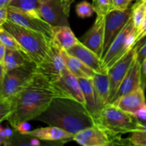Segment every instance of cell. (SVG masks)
Segmentation results:
<instances>
[{"label":"cell","mask_w":146,"mask_h":146,"mask_svg":"<svg viewBox=\"0 0 146 146\" xmlns=\"http://www.w3.org/2000/svg\"><path fill=\"white\" fill-rule=\"evenodd\" d=\"M56 97L64 96L53 83L36 71L25 86L11 99L12 111L7 121L15 129L21 123L35 120Z\"/></svg>","instance_id":"1"},{"label":"cell","mask_w":146,"mask_h":146,"mask_svg":"<svg viewBox=\"0 0 146 146\" xmlns=\"http://www.w3.org/2000/svg\"><path fill=\"white\" fill-rule=\"evenodd\" d=\"M35 120L62 128L73 135L96 125L94 117L84 104L64 97L54 98L47 109Z\"/></svg>","instance_id":"2"},{"label":"cell","mask_w":146,"mask_h":146,"mask_svg":"<svg viewBox=\"0 0 146 146\" xmlns=\"http://www.w3.org/2000/svg\"><path fill=\"white\" fill-rule=\"evenodd\" d=\"M2 27L17 40L26 55L36 65L40 64L48 55L52 42L42 34L24 28L9 20Z\"/></svg>","instance_id":"3"},{"label":"cell","mask_w":146,"mask_h":146,"mask_svg":"<svg viewBox=\"0 0 146 146\" xmlns=\"http://www.w3.org/2000/svg\"><path fill=\"white\" fill-rule=\"evenodd\" d=\"M95 123L111 134H122L138 131V120L133 114L128 113L112 104H108L94 118Z\"/></svg>","instance_id":"4"},{"label":"cell","mask_w":146,"mask_h":146,"mask_svg":"<svg viewBox=\"0 0 146 146\" xmlns=\"http://www.w3.org/2000/svg\"><path fill=\"white\" fill-rule=\"evenodd\" d=\"M35 72L36 64L33 62L6 71L0 96L11 99L25 86Z\"/></svg>","instance_id":"5"},{"label":"cell","mask_w":146,"mask_h":146,"mask_svg":"<svg viewBox=\"0 0 146 146\" xmlns=\"http://www.w3.org/2000/svg\"><path fill=\"white\" fill-rule=\"evenodd\" d=\"M73 141L83 146H108L120 145L124 140L120 135L107 132L96 124L74 135Z\"/></svg>","instance_id":"6"},{"label":"cell","mask_w":146,"mask_h":146,"mask_svg":"<svg viewBox=\"0 0 146 146\" xmlns=\"http://www.w3.org/2000/svg\"><path fill=\"white\" fill-rule=\"evenodd\" d=\"M133 28H135V27L131 17L113 40L106 54L101 60V67L104 71H108L115 62L121 59L127 52L133 48L134 46H130L126 42L128 34Z\"/></svg>","instance_id":"7"},{"label":"cell","mask_w":146,"mask_h":146,"mask_svg":"<svg viewBox=\"0 0 146 146\" xmlns=\"http://www.w3.org/2000/svg\"><path fill=\"white\" fill-rule=\"evenodd\" d=\"M66 67L61 50L52 44L46 57L40 64L36 65V71L54 84L60 79Z\"/></svg>","instance_id":"8"},{"label":"cell","mask_w":146,"mask_h":146,"mask_svg":"<svg viewBox=\"0 0 146 146\" xmlns=\"http://www.w3.org/2000/svg\"><path fill=\"white\" fill-rule=\"evenodd\" d=\"M8 20L24 28L41 33L52 42L53 27L42 19L33 17L19 9L9 6L8 7Z\"/></svg>","instance_id":"9"},{"label":"cell","mask_w":146,"mask_h":146,"mask_svg":"<svg viewBox=\"0 0 146 146\" xmlns=\"http://www.w3.org/2000/svg\"><path fill=\"white\" fill-rule=\"evenodd\" d=\"M131 15H132V11L131 9L129 8L124 11L113 9L106 15L104 43L101 60L106 54L108 48L115 37L118 36L127 21L131 18Z\"/></svg>","instance_id":"10"},{"label":"cell","mask_w":146,"mask_h":146,"mask_svg":"<svg viewBox=\"0 0 146 146\" xmlns=\"http://www.w3.org/2000/svg\"><path fill=\"white\" fill-rule=\"evenodd\" d=\"M135 56H136V52L134 46L108 70V76L110 84L109 104L112 103L121 86V82L126 75Z\"/></svg>","instance_id":"11"},{"label":"cell","mask_w":146,"mask_h":146,"mask_svg":"<svg viewBox=\"0 0 146 146\" xmlns=\"http://www.w3.org/2000/svg\"><path fill=\"white\" fill-rule=\"evenodd\" d=\"M106 16H97L91 28L82 37L81 42L95 52L101 60L104 43Z\"/></svg>","instance_id":"12"},{"label":"cell","mask_w":146,"mask_h":146,"mask_svg":"<svg viewBox=\"0 0 146 146\" xmlns=\"http://www.w3.org/2000/svg\"><path fill=\"white\" fill-rule=\"evenodd\" d=\"M54 84L60 90L65 98H72L86 106L84 94L78 78L76 77L67 67L63 71L60 79Z\"/></svg>","instance_id":"13"},{"label":"cell","mask_w":146,"mask_h":146,"mask_svg":"<svg viewBox=\"0 0 146 146\" xmlns=\"http://www.w3.org/2000/svg\"><path fill=\"white\" fill-rule=\"evenodd\" d=\"M40 17L52 27L69 26L68 17L65 14L59 0H48L40 4Z\"/></svg>","instance_id":"14"},{"label":"cell","mask_w":146,"mask_h":146,"mask_svg":"<svg viewBox=\"0 0 146 146\" xmlns=\"http://www.w3.org/2000/svg\"><path fill=\"white\" fill-rule=\"evenodd\" d=\"M141 86H142L141 63L137 59V57L135 56L126 75L121 82V86H120L112 103L119 98L120 97L126 95V94L138 89Z\"/></svg>","instance_id":"15"},{"label":"cell","mask_w":146,"mask_h":146,"mask_svg":"<svg viewBox=\"0 0 146 146\" xmlns=\"http://www.w3.org/2000/svg\"><path fill=\"white\" fill-rule=\"evenodd\" d=\"M144 88L142 86L129 94L120 97L112 103V105L125 112L134 115L140 108L145 104Z\"/></svg>","instance_id":"16"},{"label":"cell","mask_w":146,"mask_h":146,"mask_svg":"<svg viewBox=\"0 0 146 146\" xmlns=\"http://www.w3.org/2000/svg\"><path fill=\"white\" fill-rule=\"evenodd\" d=\"M66 51L83 61L96 73L108 72L103 70L101 67V60L99 56L92 50L86 46L81 41H78L76 44L66 50Z\"/></svg>","instance_id":"17"},{"label":"cell","mask_w":146,"mask_h":146,"mask_svg":"<svg viewBox=\"0 0 146 146\" xmlns=\"http://www.w3.org/2000/svg\"><path fill=\"white\" fill-rule=\"evenodd\" d=\"M92 80L98 113L104 107L109 104L110 84L108 72L95 73Z\"/></svg>","instance_id":"18"},{"label":"cell","mask_w":146,"mask_h":146,"mask_svg":"<svg viewBox=\"0 0 146 146\" xmlns=\"http://www.w3.org/2000/svg\"><path fill=\"white\" fill-rule=\"evenodd\" d=\"M27 135L46 141H67L73 140L74 135L61 128L53 125L31 130Z\"/></svg>","instance_id":"19"},{"label":"cell","mask_w":146,"mask_h":146,"mask_svg":"<svg viewBox=\"0 0 146 146\" xmlns=\"http://www.w3.org/2000/svg\"><path fill=\"white\" fill-rule=\"evenodd\" d=\"M53 33L52 44L61 50L66 51L79 41L69 26L53 27Z\"/></svg>","instance_id":"20"},{"label":"cell","mask_w":146,"mask_h":146,"mask_svg":"<svg viewBox=\"0 0 146 146\" xmlns=\"http://www.w3.org/2000/svg\"><path fill=\"white\" fill-rule=\"evenodd\" d=\"M78 80L84 94L86 106L94 118L98 114V108L92 78H80Z\"/></svg>","instance_id":"21"},{"label":"cell","mask_w":146,"mask_h":146,"mask_svg":"<svg viewBox=\"0 0 146 146\" xmlns=\"http://www.w3.org/2000/svg\"><path fill=\"white\" fill-rule=\"evenodd\" d=\"M29 62H32L25 55L17 50L7 48L5 57L4 60V66L5 71L13 69L17 67L26 65ZM34 63V62H33Z\"/></svg>","instance_id":"22"},{"label":"cell","mask_w":146,"mask_h":146,"mask_svg":"<svg viewBox=\"0 0 146 146\" xmlns=\"http://www.w3.org/2000/svg\"><path fill=\"white\" fill-rule=\"evenodd\" d=\"M9 6L19 9L33 17L41 18L38 0H12Z\"/></svg>","instance_id":"23"},{"label":"cell","mask_w":146,"mask_h":146,"mask_svg":"<svg viewBox=\"0 0 146 146\" xmlns=\"http://www.w3.org/2000/svg\"><path fill=\"white\" fill-rule=\"evenodd\" d=\"M132 19L136 32L141 28L146 16V1L140 0L131 7Z\"/></svg>","instance_id":"24"},{"label":"cell","mask_w":146,"mask_h":146,"mask_svg":"<svg viewBox=\"0 0 146 146\" xmlns=\"http://www.w3.org/2000/svg\"><path fill=\"white\" fill-rule=\"evenodd\" d=\"M0 41L7 48L20 51L29 59V58L26 55L25 51L21 46L19 43L17 41V40L2 27H0Z\"/></svg>","instance_id":"25"},{"label":"cell","mask_w":146,"mask_h":146,"mask_svg":"<svg viewBox=\"0 0 146 146\" xmlns=\"http://www.w3.org/2000/svg\"><path fill=\"white\" fill-rule=\"evenodd\" d=\"M76 12L80 18L86 19L91 17L95 11L92 4L87 1H82L76 7Z\"/></svg>","instance_id":"26"},{"label":"cell","mask_w":146,"mask_h":146,"mask_svg":"<svg viewBox=\"0 0 146 146\" xmlns=\"http://www.w3.org/2000/svg\"><path fill=\"white\" fill-rule=\"evenodd\" d=\"M92 5L97 16H106L113 10L108 0H92Z\"/></svg>","instance_id":"27"},{"label":"cell","mask_w":146,"mask_h":146,"mask_svg":"<svg viewBox=\"0 0 146 146\" xmlns=\"http://www.w3.org/2000/svg\"><path fill=\"white\" fill-rule=\"evenodd\" d=\"M12 111L11 99H7L0 96V123L7 121Z\"/></svg>","instance_id":"28"},{"label":"cell","mask_w":146,"mask_h":146,"mask_svg":"<svg viewBox=\"0 0 146 146\" xmlns=\"http://www.w3.org/2000/svg\"><path fill=\"white\" fill-rule=\"evenodd\" d=\"M129 143L133 145L146 146V133L135 131L131 133L129 138Z\"/></svg>","instance_id":"29"},{"label":"cell","mask_w":146,"mask_h":146,"mask_svg":"<svg viewBox=\"0 0 146 146\" xmlns=\"http://www.w3.org/2000/svg\"><path fill=\"white\" fill-rule=\"evenodd\" d=\"M135 52H136L137 59L142 63V61L145 59L146 57V39L142 44L137 43L135 46Z\"/></svg>","instance_id":"30"},{"label":"cell","mask_w":146,"mask_h":146,"mask_svg":"<svg viewBox=\"0 0 146 146\" xmlns=\"http://www.w3.org/2000/svg\"><path fill=\"white\" fill-rule=\"evenodd\" d=\"M131 1V0H114L113 9L121 11H125L128 9Z\"/></svg>","instance_id":"31"},{"label":"cell","mask_w":146,"mask_h":146,"mask_svg":"<svg viewBox=\"0 0 146 146\" xmlns=\"http://www.w3.org/2000/svg\"><path fill=\"white\" fill-rule=\"evenodd\" d=\"M15 129L21 135H27V133L31 131V125L29 123V121H25L20 123Z\"/></svg>","instance_id":"32"},{"label":"cell","mask_w":146,"mask_h":146,"mask_svg":"<svg viewBox=\"0 0 146 146\" xmlns=\"http://www.w3.org/2000/svg\"><path fill=\"white\" fill-rule=\"evenodd\" d=\"M145 37H146V16L143 22L142 25H141V28H140V29L138 30V31L137 32L136 43H138L141 40H142L143 38H145Z\"/></svg>","instance_id":"33"},{"label":"cell","mask_w":146,"mask_h":146,"mask_svg":"<svg viewBox=\"0 0 146 146\" xmlns=\"http://www.w3.org/2000/svg\"><path fill=\"white\" fill-rule=\"evenodd\" d=\"M75 0H59L60 4L62 7L64 11L68 17H69L70 10H71V6Z\"/></svg>","instance_id":"34"},{"label":"cell","mask_w":146,"mask_h":146,"mask_svg":"<svg viewBox=\"0 0 146 146\" xmlns=\"http://www.w3.org/2000/svg\"><path fill=\"white\" fill-rule=\"evenodd\" d=\"M134 115L139 121H146V104L140 108Z\"/></svg>","instance_id":"35"},{"label":"cell","mask_w":146,"mask_h":146,"mask_svg":"<svg viewBox=\"0 0 146 146\" xmlns=\"http://www.w3.org/2000/svg\"><path fill=\"white\" fill-rule=\"evenodd\" d=\"M8 20V8L0 7V27H2Z\"/></svg>","instance_id":"36"},{"label":"cell","mask_w":146,"mask_h":146,"mask_svg":"<svg viewBox=\"0 0 146 146\" xmlns=\"http://www.w3.org/2000/svg\"><path fill=\"white\" fill-rule=\"evenodd\" d=\"M141 76H142V87L146 88V57L141 63Z\"/></svg>","instance_id":"37"},{"label":"cell","mask_w":146,"mask_h":146,"mask_svg":"<svg viewBox=\"0 0 146 146\" xmlns=\"http://www.w3.org/2000/svg\"><path fill=\"white\" fill-rule=\"evenodd\" d=\"M6 51H7V48L0 41V63L1 64H4V57H5Z\"/></svg>","instance_id":"38"},{"label":"cell","mask_w":146,"mask_h":146,"mask_svg":"<svg viewBox=\"0 0 146 146\" xmlns=\"http://www.w3.org/2000/svg\"><path fill=\"white\" fill-rule=\"evenodd\" d=\"M5 69H4V67L2 64L0 63V95H1V88H2V85H3V81H4V75H5Z\"/></svg>","instance_id":"39"},{"label":"cell","mask_w":146,"mask_h":146,"mask_svg":"<svg viewBox=\"0 0 146 146\" xmlns=\"http://www.w3.org/2000/svg\"><path fill=\"white\" fill-rule=\"evenodd\" d=\"M12 0H0V7L8 8Z\"/></svg>","instance_id":"40"},{"label":"cell","mask_w":146,"mask_h":146,"mask_svg":"<svg viewBox=\"0 0 146 146\" xmlns=\"http://www.w3.org/2000/svg\"><path fill=\"white\" fill-rule=\"evenodd\" d=\"M31 144V146H38L40 145V142H39V139L37 138H34L33 139H31V141H30L29 143Z\"/></svg>","instance_id":"41"},{"label":"cell","mask_w":146,"mask_h":146,"mask_svg":"<svg viewBox=\"0 0 146 146\" xmlns=\"http://www.w3.org/2000/svg\"><path fill=\"white\" fill-rule=\"evenodd\" d=\"M6 145V141H4L2 138H1V137H0V145Z\"/></svg>","instance_id":"42"},{"label":"cell","mask_w":146,"mask_h":146,"mask_svg":"<svg viewBox=\"0 0 146 146\" xmlns=\"http://www.w3.org/2000/svg\"><path fill=\"white\" fill-rule=\"evenodd\" d=\"M108 1H109L110 4H111V7H112V9H113V2H114V0H108Z\"/></svg>","instance_id":"43"},{"label":"cell","mask_w":146,"mask_h":146,"mask_svg":"<svg viewBox=\"0 0 146 146\" xmlns=\"http://www.w3.org/2000/svg\"><path fill=\"white\" fill-rule=\"evenodd\" d=\"M48 1V0H38V1H39L40 4H42V3H44L46 2V1Z\"/></svg>","instance_id":"44"},{"label":"cell","mask_w":146,"mask_h":146,"mask_svg":"<svg viewBox=\"0 0 146 146\" xmlns=\"http://www.w3.org/2000/svg\"><path fill=\"white\" fill-rule=\"evenodd\" d=\"M131 1H140V0H131Z\"/></svg>","instance_id":"45"},{"label":"cell","mask_w":146,"mask_h":146,"mask_svg":"<svg viewBox=\"0 0 146 146\" xmlns=\"http://www.w3.org/2000/svg\"><path fill=\"white\" fill-rule=\"evenodd\" d=\"M145 1H146V0H145Z\"/></svg>","instance_id":"46"}]
</instances>
